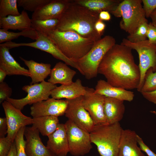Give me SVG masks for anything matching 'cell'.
<instances>
[{"mask_svg":"<svg viewBox=\"0 0 156 156\" xmlns=\"http://www.w3.org/2000/svg\"><path fill=\"white\" fill-rule=\"evenodd\" d=\"M132 49L116 44L106 53L98 73L103 75L111 85L129 90L137 89L140 79L138 66L135 63Z\"/></svg>","mask_w":156,"mask_h":156,"instance_id":"6da1fadb","label":"cell"},{"mask_svg":"<svg viewBox=\"0 0 156 156\" xmlns=\"http://www.w3.org/2000/svg\"><path fill=\"white\" fill-rule=\"evenodd\" d=\"M99 14L92 11L71 0L61 17L56 29L71 31L83 37L96 41L101 38L95 29Z\"/></svg>","mask_w":156,"mask_h":156,"instance_id":"7a4b0ae2","label":"cell"},{"mask_svg":"<svg viewBox=\"0 0 156 156\" xmlns=\"http://www.w3.org/2000/svg\"><path fill=\"white\" fill-rule=\"evenodd\" d=\"M43 33L66 57L75 63L90 50L96 42L71 31H60L55 29Z\"/></svg>","mask_w":156,"mask_h":156,"instance_id":"3957f363","label":"cell"},{"mask_svg":"<svg viewBox=\"0 0 156 156\" xmlns=\"http://www.w3.org/2000/svg\"><path fill=\"white\" fill-rule=\"evenodd\" d=\"M122 128L119 122L95 125L90 133L100 156H118Z\"/></svg>","mask_w":156,"mask_h":156,"instance_id":"277c9868","label":"cell"},{"mask_svg":"<svg viewBox=\"0 0 156 156\" xmlns=\"http://www.w3.org/2000/svg\"><path fill=\"white\" fill-rule=\"evenodd\" d=\"M113 36L107 35L95 42L90 50L75 63L78 70L87 79L96 77L99 66L107 51L115 44Z\"/></svg>","mask_w":156,"mask_h":156,"instance_id":"5b68a950","label":"cell"},{"mask_svg":"<svg viewBox=\"0 0 156 156\" xmlns=\"http://www.w3.org/2000/svg\"><path fill=\"white\" fill-rule=\"evenodd\" d=\"M142 3V0H122L110 13L116 17H122L120 27L129 34L134 32L142 24L148 21Z\"/></svg>","mask_w":156,"mask_h":156,"instance_id":"8992f818","label":"cell"},{"mask_svg":"<svg viewBox=\"0 0 156 156\" xmlns=\"http://www.w3.org/2000/svg\"><path fill=\"white\" fill-rule=\"evenodd\" d=\"M121 44L135 50L138 53L140 79L137 89L140 92L144 82L146 72L150 68H153L156 64V43H152L147 39L133 43L124 38Z\"/></svg>","mask_w":156,"mask_h":156,"instance_id":"52a82bcc","label":"cell"},{"mask_svg":"<svg viewBox=\"0 0 156 156\" xmlns=\"http://www.w3.org/2000/svg\"><path fill=\"white\" fill-rule=\"evenodd\" d=\"M69 147V153L74 156H82L92 148L90 133L68 120L64 124Z\"/></svg>","mask_w":156,"mask_h":156,"instance_id":"ba28073f","label":"cell"},{"mask_svg":"<svg viewBox=\"0 0 156 156\" xmlns=\"http://www.w3.org/2000/svg\"><path fill=\"white\" fill-rule=\"evenodd\" d=\"M56 87V85L45 81L40 83L25 85L22 88L27 93L25 97L19 99L10 98L6 101L21 110L27 105L33 104L49 98L52 91Z\"/></svg>","mask_w":156,"mask_h":156,"instance_id":"9c48e42d","label":"cell"},{"mask_svg":"<svg viewBox=\"0 0 156 156\" xmlns=\"http://www.w3.org/2000/svg\"><path fill=\"white\" fill-rule=\"evenodd\" d=\"M37 31L38 37L34 42L16 43L11 41L0 45L6 47L10 49L20 46H27L37 49L50 53L56 59L63 61L68 65L78 70L76 64L66 57L47 35L43 33Z\"/></svg>","mask_w":156,"mask_h":156,"instance_id":"30bf717a","label":"cell"},{"mask_svg":"<svg viewBox=\"0 0 156 156\" xmlns=\"http://www.w3.org/2000/svg\"><path fill=\"white\" fill-rule=\"evenodd\" d=\"M66 100L68 105L65 114L66 117L79 127L90 133L95 125L89 113L83 105L82 96Z\"/></svg>","mask_w":156,"mask_h":156,"instance_id":"8fae6325","label":"cell"},{"mask_svg":"<svg viewBox=\"0 0 156 156\" xmlns=\"http://www.w3.org/2000/svg\"><path fill=\"white\" fill-rule=\"evenodd\" d=\"M8 125L7 136L13 141L20 129L27 125H32L33 118L23 114L7 101L2 103Z\"/></svg>","mask_w":156,"mask_h":156,"instance_id":"7c38bea8","label":"cell"},{"mask_svg":"<svg viewBox=\"0 0 156 156\" xmlns=\"http://www.w3.org/2000/svg\"><path fill=\"white\" fill-rule=\"evenodd\" d=\"M94 89L87 87V92L82 96V103L89 113L95 125L107 124L104 113L105 96L94 93Z\"/></svg>","mask_w":156,"mask_h":156,"instance_id":"4fadbf2b","label":"cell"},{"mask_svg":"<svg viewBox=\"0 0 156 156\" xmlns=\"http://www.w3.org/2000/svg\"><path fill=\"white\" fill-rule=\"evenodd\" d=\"M68 105L66 99L49 98L32 104L30 114L33 118L47 116L58 117L65 114Z\"/></svg>","mask_w":156,"mask_h":156,"instance_id":"5bb4252c","label":"cell"},{"mask_svg":"<svg viewBox=\"0 0 156 156\" xmlns=\"http://www.w3.org/2000/svg\"><path fill=\"white\" fill-rule=\"evenodd\" d=\"M40 132L34 126L26 127L25 151L27 156H56L43 144Z\"/></svg>","mask_w":156,"mask_h":156,"instance_id":"9a60e30c","label":"cell"},{"mask_svg":"<svg viewBox=\"0 0 156 156\" xmlns=\"http://www.w3.org/2000/svg\"><path fill=\"white\" fill-rule=\"evenodd\" d=\"M48 137V148L56 156H66L69 147L64 124L60 123L56 130Z\"/></svg>","mask_w":156,"mask_h":156,"instance_id":"2e32d148","label":"cell"},{"mask_svg":"<svg viewBox=\"0 0 156 156\" xmlns=\"http://www.w3.org/2000/svg\"><path fill=\"white\" fill-rule=\"evenodd\" d=\"M137 135L134 131L123 129L118 156H145L138 145Z\"/></svg>","mask_w":156,"mask_h":156,"instance_id":"e0dca14e","label":"cell"},{"mask_svg":"<svg viewBox=\"0 0 156 156\" xmlns=\"http://www.w3.org/2000/svg\"><path fill=\"white\" fill-rule=\"evenodd\" d=\"M71 0H51L48 4L33 12L32 19H59Z\"/></svg>","mask_w":156,"mask_h":156,"instance_id":"ac0fdd59","label":"cell"},{"mask_svg":"<svg viewBox=\"0 0 156 156\" xmlns=\"http://www.w3.org/2000/svg\"><path fill=\"white\" fill-rule=\"evenodd\" d=\"M94 93L106 97L129 102L132 101L134 97L133 92L123 88L113 86L106 81L102 79L97 81Z\"/></svg>","mask_w":156,"mask_h":156,"instance_id":"d6986e66","label":"cell"},{"mask_svg":"<svg viewBox=\"0 0 156 156\" xmlns=\"http://www.w3.org/2000/svg\"><path fill=\"white\" fill-rule=\"evenodd\" d=\"M10 49L0 45V68L7 75H20L30 77L28 70L22 67L10 54Z\"/></svg>","mask_w":156,"mask_h":156,"instance_id":"ffe728a7","label":"cell"},{"mask_svg":"<svg viewBox=\"0 0 156 156\" xmlns=\"http://www.w3.org/2000/svg\"><path fill=\"white\" fill-rule=\"evenodd\" d=\"M86 92L87 87L83 86L81 79H78L70 84L57 86L52 91L51 96L56 99H72L83 96Z\"/></svg>","mask_w":156,"mask_h":156,"instance_id":"44dd1931","label":"cell"},{"mask_svg":"<svg viewBox=\"0 0 156 156\" xmlns=\"http://www.w3.org/2000/svg\"><path fill=\"white\" fill-rule=\"evenodd\" d=\"M124 101L105 97L104 113L107 124L119 122L122 119L125 111Z\"/></svg>","mask_w":156,"mask_h":156,"instance_id":"7402d4cb","label":"cell"},{"mask_svg":"<svg viewBox=\"0 0 156 156\" xmlns=\"http://www.w3.org/2000/svg\"><path fill=\"white\" fill-rule=\"evenodd\" d=\"M67 65L62 62L57 63L51 70L48 81L54 85L59 83L66 85L73 83L76 72Z\"/></svg>","mask_w":156,"mask_h":156,"instance_id":"603a6c76","label":"cell"},{"mask_svg":"<svg viewBox=\"0 0 156 156\" xmlns=\"http://www.w3.org/2000/svg\"><path fill=\"white\" fill-rule=\"evenodd\" d=\"M31 19L24 10L18 16L9 15L0 18L1 29L18 30L21 31L31 28Z\"/></svg>","mask_w":156,"mask_h":156,"instance_id":"cb8c5ba5","label":"cell"},{"mask_svg":"<svg viewBox=\"0 0 156 156\" xmlns=\"http://www.w3.org/2000/svg\"><path fill=\"white\" fill-rule=\"evenodd\" d=\"M19 58L28 67L31 79L30 84L41 82L49 75L51 65L49 64L39 63L33 60H27L20 57Z\"/></svg>","mask_w":156,"mask_h":156,"instance_id":"d4e9b609","label":"cell"},{"mask_svg":"<svg viewBox=\"0 0 156 156\" xmlns=\"http://www.w3.org/2000/svg\"><path fill=\"white\" fill-rule=\"evenodd\" d=\"M122 0H73V1L92 11L99 14L102 11L110 13L116 9Z\"/></svg>","mask_w":156,"mask_h":156,"instance_id":"484cf974","label":"cell"},{"mask_svg":"<svg viewBox=\"0 0 156 156\" xmlns=\"http://www.w3.org/2000/svg\"><path fill=\"white\" fill-rule=\"evenodd\" d=\"M32 118V125L44 136L48 137L53 133L60 124L57 116H47Z\"/></svg>","mask_w":156,"mask_h":156,"instance_id":"4316f807","label":"cell"},{"mask_svg":"<svg viewBox=\"0 0 156 156\" xmlns=\"http://www.w3.org/2000/svg\"><path fill=\"white\" fill-rule=\"evenodd\" d=\"M38 36V31L31 28L18 32H14L2 29H0V44L11 41L20 36L36 40Z\"/></svg>","mask_w":156,"mask_h":156,"instance_id":"83f0119b","label":"cell"},{"mask_svg":"<svg viewBox=\"0 0 156 156\" xmlns=\"http://www.w3.org/2000/svg\"><path fill=\"white\" fill-rule=\"evenodd\" d=\"M59 23V19L34 20L31 19V28L37 31L44 32L55 29Z\"/></svg>","mask_w":156,"mask_h":156,"instance_id":"f1b7e54d","label":"cell"},{"mask_svg":"<svg viewBox=\"0 0 156 156\" xmlns=\"http://www.w3.org/2000/svg\"><path fill=\"white\" fill-rule=\"evenodd\" d=\"M17 5V0H0V18L20 15Z\"/></svg>","mask_w":156,"mask_h":156,"instance_id":"f546056e","label":"cell"},{"mask_svg":"<svg viewBox=\"0 0 156 156\" xmlns=\"http://www.w3.org/2000/svg\"><path fill=\"white\" fill-rule=\"evenodd\" d=\"M51 0H17L18 7L24 10L35 12L50 3Z\"/></svg>","mask_w":156,"mask_h":156,"instance_id":"4dcf8cb0","label":"cell"},{"mask_svg":"<svg viewBox=\"0 0 156 156\" xmlns=\"http://www.w3.org/2000/svg\"><path fill=\"white\" fill-rule=\"evenodd\" d=\"M156 90V72L153 68H149L146 72L144 82L140 92H149Z\"/></svg>","mask_w":156,"mask_h":156,"instance_id":"1f68e13d","label":"cell"},{"mask_svg":"<svg viewBox=\"0 0 156 156\" xmlns=\"http://www.w3.org/2000/svg\"><path fill=\"white\" fill-rule=\"evenodd\" d=\"M148 25V21L143 23L134 32L129 34L127 39L129 41L133 43L138 42L146 40Z\"/></svg>","mask_w":156,"mask_h":156,"instance_id":"d6a6232c","label":"cell"},{"mask_svg":"<svg viewBox=\"0 0 156 156\" xmlns=\"http://www.w3.org/2000/svg\"><path fill=\"white\" fill-rule=\"evenodd\" d=\"M25 127H22L20 129L14 140L17 156H27L25 151V141L24 139Z\"/></svg>","mask_w":156,"mask_h":156,"instance_id":"836d02e7","label":"cell"},{"mask_svg":"<svg viewBox=\"0 0 156 156\" xmlns=\"http://www.w3.org/2000/svg\"><path fill=\"white\" fill-rule=\"evenodd\" d=\"M14 141L7 136L0 138V156H8Z\"/></svg>","mask_w":156,"mask_h":156,"instance_id":"e575fe53","label":"cell"},{"mask_svg":"<svg viewBox=\"0 0 156 156\" xmlns=\"http://www.w3.org/2000/svg\"><path fill=\"white\" fill-rule=\"evenodd\" d=\"M12 92L11 88L5 82L0 83V103H2L10 98Z\"/></svg>","mask_w":156,"mask_h":156,"instance_id":"d590c367","label":"cell"},{"mask_svg":"<svg viewBox=\"0 0 156 156\" xmlns=\"http://www.w3.org/2000/svg\"><path fill=\"white\" fill-rule=\"evenodd\" d=\"M143 8L146 18H149L156 9V0H142Z\"/></svg>","mask_w":156,"mask_h":156,"instance_id":"8d00e7d4","label":"cell"},{"mask_svg":"<svg viewBox=\"0 0 156 156\" xmlns=\"http://www.w3.org/2000/svg\"><path fill=\"white\" fill-rule=\"evenodd\" d=\"M147 38L151 43H156V26L153 25L151 22L148 23Z\"/></svg>","mask_w":156,"mask_h":156,"instance_id":"74e56055","label":"cell"},{"mask_svg":"<svg viewBox=\"0 0 156 156\" xmlns=\"http://www.w3.org/2000/svg\"><path fill=\"white\" fill-rule=\"evenodd\" d=\"M137 138L138 144L142 151L145 152L148 156H156V154L144 143L142 138L138 135Z\"/></svg>","mask_w":156,"mask_h":156,"instance_id":"f35d334b","label":"cell"},{"mask_svg":"<svg viewBox=\"0 0 156 156\" xmlns=\"http://www.w3.org/2000/svg\"><path fill=\"white\" fill-rule=\"evenodd\" d=\"M8 125L5 118H0V138L4 137L7 134Z\"/></svg>","mask_w":156,"mask_h":156,"instance_id":"ab89813d","label":"cell"},{"mask_svg":"<svg viewBox=\"0 0 156 156\" xmlns=\"http://www.w3.org/2000/svg\"><path fill=\"white\" fill-rule=\"evenodd\" d=\"M95 29L97 33L101 36L103 34L106 25L103 21L99 19L95 24Z\"/></svg>","mask_w":156,"mask_h":156,"instance_id":"60d3db41","label":"cell"},{"mask_svg":"<svg viewBox=\"0 0 156 156\" xmlns=\"http://www.w3.org/2000/svg\"><path fill=\"white\" fill-rule=\"evenodd\" d=\"M141 93L146 99L156 104V90L151 92H142Z\"/></svg>","mask_w":156,"mask_h":156,"instance_id":"b9f144b4","label":"cell"},{"mask_svg":"<svg viewBox=\"0 0 156 156\" xmlns=\"http://www.w3.org/2000/svg\"><path fill=\"white\" fill-rule=\"evenodd\" d=\"M99 19L102 21H109L111 18V16L109 12L102 11L99 14Z\"/></svg>","mask_w":156,"mask_h":156,"instance_id":"7bdbcfd3","label":"cell"},{"mask_svg":"<svg viewBox=\"0 0 156 156\" xmlns=\"http://www.w3.org/2000/svg\"><path fill=\"white\" fill-rule=\"evenodd\" d=\"M8 156H17L16 150L14 141V142Z\"/></svg>","mask_w":156,"mask_h":156,"instance_id":"ee69618b","label":"cell"},{"mask_svg":"<svg viewBox=\"0 0 156 156\" xmlns=\"http://www.w3.org/2000/svg\"><path fill=\"white\" fill-rule=\"evenodd\" d=\"M150 17L151 19V23L156 26V9L153 12Z\"/></svg>","mask_w":156,"mask_h":156,"instance_id":"f6af8a7d","label":"cell"},{"mask_svg":"<svg viewBox=\"0 0 156 156\" xmlns=\"http://www.w3.org/2000/svg\"><path fill=\"white\" fill-rule=\"evenodd\" d=\"M7 75L6 72L3 69L0 68V83L4 82L3 81Z\"/></svg>","mask_w":156,"mask_h":156,"instance_id":"bcb514c9","label":"cell"},{"mask_svg":"<svg viewBox=\"0 0 156 156\" xmlns=\"http://www.w3.org/2000/svg\"><path fill=\"white\" fill-rule=\"evenodd\" d=\"M150 112L155 115H156V111H150Z\"/></svg>","mask_w":156,"mask_h":156,"instance_id":"7dc6e473","label":"cell"},{"mask_svg":"<svg viewBox=\"0 0 156 156\" xmlns=\"http://www.w3.org/2000/svg\"><path fill=\"white\" fill-rule=\"evenodd\" d=\"M153 71L154 72H156V64L154 66V68H153Z\"/></svg>","mask_w":156,"mask_h":156,"instance_id":"c3c4849f","label":"cell"}]
</instances>
